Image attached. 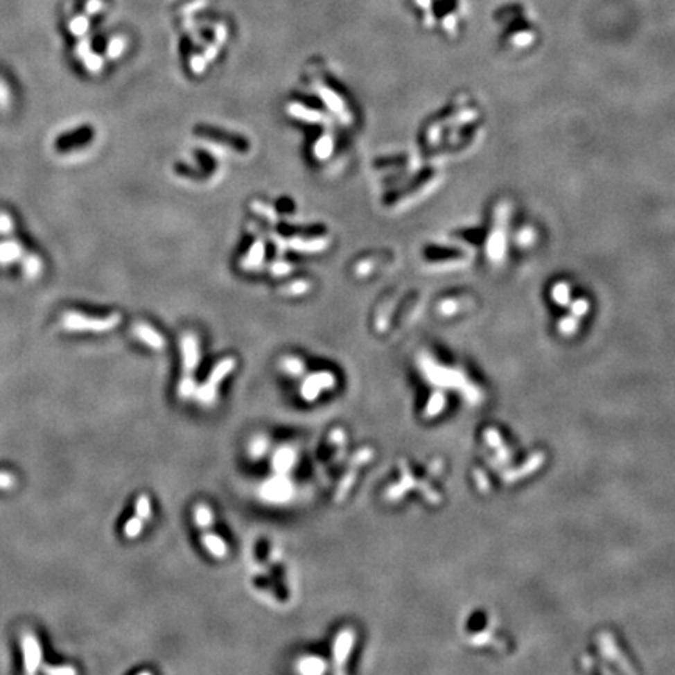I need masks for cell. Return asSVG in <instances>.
I'll list each match as a JSON object with an SVG mask.
<instances>
[{
  "label": "cell",
  "instance_id": "1f68e13d",
  "mask_svg": "<svg viewBox=\"0 0 675 675\" xmlns=\"http://www.w3.org/2000/svg\"><path fill=\"white\" fill-rule=\"evenodd\" d=\"M290 288H291V290H288V292L299 294V292H304V291H306V283H304V281H297V283L291 285Z\"/></svg>",
  "mask_w": 675,
  "mask_h": 675
},
{
  "label": "cell",
  "instance_id": "83f0119b",
  "mask_svg": "<svg viewBox=\"0 0 675 675\" xmlns=\"http://www.w3.org/2000/svg\"><path fill=\"white\" fill-rule=\"evenodd\" d=\"M355 477H357V475H355V472H352V474H347V477L344 478V480H342L340 489H338V493H336V500H338V499H340V500L344 499L346 494L349 493V489L352 488V484H353V482H355Z\"/></svg>",
  "mask_w": 675,
  "mask_h": 675
},
{
  "label": "cell",
  "instance_id": "ac0fdd59",
  "mask_svg": "<svg viewBox=\"0 0 675 675\" xmlns=\"http://www.w3.org/2000/svg\"><path fill=\"white\" fill-rule=\"evenodd\" d=\"M290 112L292 116H296V118H299V119H304V121H308V122L321 121V114L315 112V109H308V108H305L304 105H297V103H292V105L290 107Z\"/></svg>",
  "mask_w": 675,
  "mask_h": 675
},
{
  "label": "cell",
  "instance_id": "8992f818",
  "mask_svg": "<svg viewBox=\"0 0 675 675\" xmlns=\"http://www.w3.org/2000/svg\"><path fill=\"white\" fill-rule=\"evenodd\" d=\"M26 254L24 244L15 236L0 239V268H10L17 265Z\"/></svg>",
  "mask_w": 675,
  "mask_h": 675
},
{
  "label": "cell",
  "instance_id": "7a4b0ae2",
  "mask_svg": "<svg viewBox=\"0 0 675 675\" xmlns=\"http://www.w3.org/2000/svg\"><path fill=\"white\" fill-rule=\"evenodd\" d=\"M235 365L236 363L233 358H225V360L220 361L216 367H214L207 382L202 385L199 389H195V394H198L199 402L205 403V405H210L214 402V398H216V392H218V385L222 382V380L229 376L233 369H235Z\"/></svg>",
  "mask_w": 675,
  "mask_h": 675
},
{
  "label": "cell",
  "instance_id": "277c9868",
  "mask_svg": "<svg viewBox=\"0 0 675 675\" xmlns=\"http://www.w3.org/2000/svg\"><path fill=\"white\" fill-rule=\"evenodd\" d=\"M182 355H183V378H194L193 372L199 363V346L195 336L191 333L182 338Z\"/></svg>",
  "mask_w": 675,
  "mask_h": 675
},
{
  "label": "cell",
  "instance_id": "ba28073f",
  "mask_svg": "<svg viewBox=\"0 0 675 675\" xmlns=\"http://www.w3.org/2000/svg\"><path fill=\"white\" fill-rule=\"evenodd\" d=\"M291 483L286 480V478L279 474V477L269 480L265 486H263L261 494L265 496V499L269 502H285L286 499H290L291 496Z\"/></svg>",
  "mask_w": 675,
  "mask_h": 675
},
{
  "label": "cell",
  "instance_id": "4dcf8cb0",
  "mask_svg": "<svg viewBox=\"0 0 675 675\" xmlns=\"http://www.w3.org/2000/svg\"><path fill=\"white\" fill-rule=\"evenodd\" d=\"M11 484H15V478L10 474H0V488H10Z\"/></svg>",
  "mask_w": 675,
  "mask_h": 675
},
{
  "label": "cell",
  "instance_id": "ffe728a7",
  "mask_svg": "<svg viewBox=\"0 0 675 675\" xmlns=\"http://www.w3.org/2000/svg\"><path fill=\"white\" fill-rule=\"evenodd\" d=\"M263 256H265V245H263L258 241V243L254 244V247L250 249L249 255L244 258V265L243 266L244 268H254V266L258 265Z\"/></svg>",
  "mask_w": 675,
  "mask_h": 675
},
{
  "label": "cell",
  "instance_id": "52a82bcc",
  "mask_svg": "<svg viewBox=\"0 0 675 675\" xmlns=\"http://www.w3.org/2000/svg\"><path fill=\"white\" fill-rule=\"evenodd\" d=\"M355 642V631L352 629L341 630L333 642V661L336 667H342L351 655Z\"/></svg>",
  "mask_w": 675,
  "mask_h": 675
},
{
  "label": "cell",
  "instance_id": "9c48e42d",
  "mask_svg": "<svg viewBox=\"0 0 675 675\" xmlns=\"http://www.w3.org/2000/svg\"><path fill=\"white\" fill-rule=\"evenodd\" d=\"M17 265L21 266V271H22L24 279L30 280V281L38 280L41 277V275H42V272H44V269H46V265H44V260H42V256L38 255V254H33V252H26V254H24V256L21 258V261L17 263Z\"/></svg>",
  "mask_w": 675,
  "mask_h": 675
},
{
  "label": "cell",
  "instance_id": "5b68a950",
  "mask_svg": "<svg viewBox=\"0 0 675 675\" xmlns=\"http://www.w3.org/2000/svg\"><path fill=\"white\" fill-rule=\"evenodd\" d=\"M21 646L24 652V665H26V671L28 674H33L36 669H38L41 663V646L38 638H36L32 631H27L21 638Z\"/></svg>",
  "mask_w": 675,
  "mask_h": 675
},
{
  "label": "cell",
  "instance_id": "9a60e30c",
  "mask_svg": "<svg viewBox=\"0 0 675 675\" xmlns=\"http://www.w3.org/2000/svg\"><path fill=\"white\" fill-rule=\"evenodd\" d=\"M16 231V220L13 218V214L0 210V236L7 238V236H15Z\"/></svg>",
  "mask_w": 675,
  "mask_h": 675
},
{
  "label": "cell",
  "instance_id": "f1b7e54d",
  "mask_svg": "<svg viewBox=\"0 0 675 675\" xmlns=\"http://www.w3.org/2000/svg\"><path fill=\"white\" fill-rule=\"evenodd\" d=\"M102 8V0H88L87 11L88 15H96Z\"/></svg>",
  "mask_w": 675,
  "mask_h": 675
},
{
  "label": "cell",
  "instance_id": "5bb4252c",
  "mask_svg": "<svg viewBox=\"0 0 675 675\" xmlns=\"http://www.w3.org/2000/svg\"><path fill=\"white\" fill-rule=\"evenodd\" d=\"M213 519H214L213 511L207 505H204V503H199V505L194 508V523L199 529H204V530L210 529L213 524Z\"/></svg>",
  "mask_w": 675,
  "mask_h": 675
},
{
  "label": "cell",
  "instance_id": "e0dca14e",
  "mask_svg": "<svg viewBox=\"0 0 675 675\" xmlns=\"http://www.w3.org/2000/svg\"><path fill=\"white\" fill-rule=\"evenodd\" d=\"M319 93H321L324 102L327 103L331 112H335L336 114H344V105H342L340 97L331 93L327 88H319Z\"/></svg>",
  "mask_w": 675,
  "mask_h": 675
},
{
  "label": "cell",
  "instance_id": "7402d4cb",
  "mask_svg": "<svg viewBox=\"0 0 675 675\" xmlns=\"http://www.w3.org/2000/svg\"><path fill=\"white\" fill-rule=\"evenodd\" d=\"M82 61H83L85 67H87V69L89 72H93V73H99L103 69V60H102V57H100V55L94 53L93 51H91L88 55H85V57L82 58Z\"/></svg>",
  "mask_w": 675,
  "mask_h": 675
},
{
  "label": "cell",
  "instance_id": "603a6c76",
  "mask_svg": "<svg viewBox=\"0 0 675 675\" xmlns=\"http://www.w3.org/2000/svg\"><path fill=\"white\" fill-rule=\"evenodd\" d=\"M124 49H125V40L122 38V36H116V38H113L112 41L108 42L107 57L112 58V60L119 58L122 52H124Z\"/></svg>",
  "mask_w": 675,
  "mask_h": 675
},
{
  "label": "cell",
  "instance_id": "30bf717a",
  "mask_svg": "<svg viewBox=\"0 0 675 675\" xmlns=\"http://www.w3.org/2000/svg\"><path fill=\"white\" fill-rule=\"evenodd\" d=\"M133 333L139 341H143L144 344H147L152 349H155V351H161V349L164 347V338L159 335L155 328H152L150 325L143 324V322L134 324Z\"/></svg>",
  "mask_w": 675,
  "mask_h": 675
},
{
  "label": "cell",
  "instance_id": "7c38bea8",
  "mask_svg": "<svg viewBox=\"0 0 675 675\" xmlns=\"http://www.w3.org/2000/svg\"><path fill=\"white\" fill-rule=\"evenodd\" d=\"M294 459H296V455H294V452L291 449H286V447H285V449H280L274 455L272 468H274L275 472H277V474L285 475L286 472L292 468Z\"/></svg>",
  "mask_w": 675,
  "mask_h": 675
},
{
  "label": "cell",
  "instance_id": "d4e9b609",
  "mask_svg": "<svg viewBox=\"0 0 675 675\" xmlns=\"http://www.w3.org/2000/svg\"><path fill=\"white\" fill-rule=\"evenodd\" d=\"M331 149H333V141H331L330 137H322L321 139L317 141V144L315 147V153H316L317 158L325 159V158L330 157Z\"/></svg>",
  "mask_w": 675,
  "mask_h": 675
},
{
  "label": "cell",
  "instance_id": "44dd1931",
  "mask_svg": "<svg viewBox=\"0 0 675 675\" xmlns=\"http://www.w3.org/2000/svg\"><path fill=\"white\" fill-rule=\"evenodd\" d=\"M281 366H283L285 372L290 374L291 377H300L304 374V371H305L304 361L299 360V358H294V357L285 358L283 363H281Z\"/></svg>",
  "mask_w": 675,
  "mask_h": 675
},
{
  "label": "cell",
  "instance_id": "484cf974",
  "mask_svg": "<svg viewBox=\"0 0 675 675\" xmlns=\"http://www.w3.org/2000/svg\"><path fill=\"white\" fill-rule=\"evenodd\" d=\"M11 105V89L3 78H0V109H7Z\"/></svg>",
  "mask_w": 675,
  "mask_h": 675
},
{
  "label": "cell",
  "instance_id": "6da1fadb",
  "mask_svg": "<svg viewBox=\"0 0 675 675\" xmlns=\"http://www.w3.org/2000/svg\"><path fill=\"white\" fill-rule=\"evenodd\" d=\"M119 322V313H113V315H108L105 317H97L87 316L80 311H66L61 316V327L66 331H94V333H100V331L116 328Z\"/></svg>",
  "mask_w": 675,
  "mask_h": 675
},
{
  "label": "cell",
  "instance_id": "4fadbf2b",
  "mask_svg": "<svg viewBox=\"0 0 675 675\" xmlns=\"http://www.w3.org/2000/svg\"><path fill=\"white\" fill-rule=\"evenodd\" d=\"M325 669H327L325 661L322 658H317V656H305L297 665V671L306 675H319L325 672Z\"/></svg>",
  "mask_w": 675,
  "mask_h": 675
},
{
  "label": "cell",
  "instance_id": "8fae6325",
  "mask_svg": "<svg viewBox=\"0 0 675 675\" xmlns=\"http://www.w3.org/2000/svg\"><path fill=\"white\" fill-rule=\"evenodd\" d=\"M202 544L205 545V549L210 552L214 558H224L229 554V547H227L225 541L220 536L214 535L211 532H205L202 535Z\"/></svg>",
  "mask_w": 675,
  "mask_h": 675
},
{
  "label": "cell",
  "instance_id": "f546056e",
  "mask_svg": "<svg viewBox=\"0 0 675 675\" xmlns=\"http://www.w3.org/2000/svg\"><path fill=\"white\" fill-rule=\"evenodd\" d=\"M44 672L51 674V675H53V674H73L76 672V669L73 667H47V669H44Z\"/></svg>",
  "mask_w": 675,
  "mask_h": 675
},
{
  "label": "cell",
  "instance_id": "3957f363",
  "mask_svg": "<svg viewBox=\"0 0 675 675\" xmlns=\"http://www.w3.org/2000/svg\"><path fill=\"white\" fill-rule=\"evenodd\" d=\"M335 383L336 380L330 372H316L305 378L300 394H302L306 402H315L322 391L331 389Z\"/></svg>",
  "mask_w": 675,
  "mask_h": 675
},
{
  "label": "cell",
  "instance_id": "2e32d148",
  "mask_svg": "<svg viewBox=\"0 0 675 675\" xmlns=\"http://www.w3.org/2000/svg\"><path fill=\"white\" fill-rule=\"evenodd\" d=\"M67 28H69V32L73 36H77V38H83V36L87 35V32L89 30V19H88L87 16H76V17H72V19L69 21V26H67Z\"/></svg>",
  "mask_w": 675,
  "mask_h": 675
},
{
  "label": "cell",
  "instance_id": "d6986e66",
  "mask_svg": "<svg viewBox=\"0 0 675 675\" xmlns=\"http://www.w3.org/2000/svg\"><path fill=\"white\" fill-rule=\"evenodd\" d=\"M134 511H137V516L144 520H149L152 518V503L150 499L147 496H139L137 503H134Z\"/></svg>",
  "mask_w": 675,
  "mask_h": 675
},
{
  "label": "cell",
  "instance_id": "4316f807",
  "mask_svg": "<svg viewBox=\"0 0 675 675\" xmlns=\"http://www.w3.org/2000/svg\"><path fill=\"white\" fill-rule=\"evenodd\" d=\"M266 449H268L266 438H258V439H255L250 446V455L254 458H260L261 455H265Z\"/></svg>",
  "mask_w": 675,
  "mask_h": 675
},
{
  "label": "cell",
  "instance_id": "cb8c5ba5",
  "mask_svg": "<svg viewBox=\"0 0 675 675\" xmlns=\"http://www.w3.org/2000/svg\"><path fill=\"white\" fill-rule=\"evenodd\" d=\"M143 529H144V520L138 516H134L132 519H128V523L124 527V533L128 538L133 539L141 535Z\"/></svg>",
  "mask_w": 675,
  "mask_h": 675
}]
</instances>
